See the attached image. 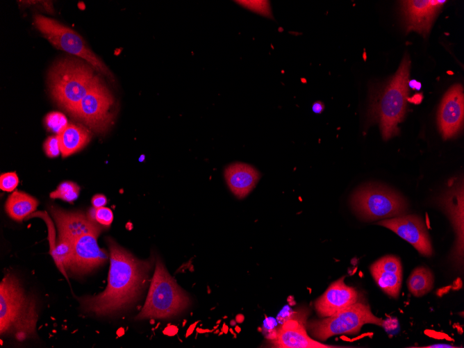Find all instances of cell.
I'll return each mask as SVG.
<instances>
[{"instance_id":"6da1fadb","label":"cell","mask_w":464,"mask_h":348,"mask_svg":"<svg viewBox=\"0 0 464 348\" xmlns=\"http://www.w3.org/2000/svg\"><path fill=\"white\" fill-rule=\"evenodd\" d=\"M110 270L108 285L101 293L78 299L83 313L110 316L131 307L144 291L154 258L140 260L108 237Z\"/></svg>"},{"instance_id":"7a4b0ae2","label":"cell","mask_w":464,"mask_h":348,"mask_svg":"<svg viewBox=\"0 0 464 348\" xmlns=\"http://www.w3.org/2000/svg\"><path fill=\"white\" fill-rule=\"evenodd\" d=\"M37 303L24 291L19 279L8 274L0 285V333L19 341L35 335Z\"/></svg>"},{"instance_id":"3957f363","label":"cell","mask_w":464,"mask_h":348,"mask_svg":"<svg viewBox=\"0 0 464 348\" xmlns=\"http://www.w3.org/2000/svg\"><path fill=\"white\" fill-rule=\"evenodd\" d=\"M92 69L90 64L66 58L55 63L49 72L52 98L72 115L87 93L101 81Z\"/></svg>"},{"instance_id":"277c9868","label":"cell","mask_w":464,"mask_h":348,"mask_svg":"<svg viewBox=\"0 0 464 348\" xmlns=\"http://www.w3.org/2000/svg\"><path fill=\"white\" fill-rule=\"evenodd\" d=\"M190 304L188 295L177 285L158 258L145 303L135 319L169 318L181 313Z\"/></svg>"},{"instance_id":"5b68a950","label":"cell","mask_w":464,"mask_h":348,"mask_svg":"<svg viewBox=\"0 0 464 348\" xmlns=\"http://www.w3.org/2000/svg\"><path fill=\"white\" fill-rule=\"evenodd\" d=\"M410 66V58L406 54L372 108L384 140L397 135L399 132L397 125L404 119L408 99Z\"/></svg>"},{"instance_id":"8992f818","label":"cell","mask_w":464,"mask_h":348,"mask_svg":"<svg viewBox=\"0 0 464 348\" xmlns=\"http://www.w3.org/2000/svg\"><path fill=\"white\" fill-rule=\"evenodd\" d=\"M354 213L361 219L373 221L404 215L406 200L397 192L379 185H367L356 190L351 197Z\"/></svg>"},{"instance_id":"52a82bcc","label":"cell","mask_w":464,"mask_h":348,"mask_svg":"<svg viewBox=\"0 0 464 348\" xmlns=\"http://www.w3.org/2000/svg\"><path fill=\"white\" fill-rule=\"evenodd\" d=\"M34 24L36 28L56 48L84 59L97 72L105 75L112 82L115 81L110 70L73 29L39 14L34 15Z\"/></svg>"},{"instance_id":"ba28073f","label":"cell","mask_w":464,"mask_h":348,"mask_svg":"<svg viewBox=\"0 0 464 348\" xmlns=\"http://www.w3.org/2000/svg\"><path fill=\"white\" fill-rule=\"evenodd\" d=\"M383 322L367 305L356 302L324 319L309 322L308 328L312 335L324 341L338 334L356 333L365 324L383 326Z\"/></svg>"},{"instance_id":"9c48e42d","label":"cell","mask_w":464,"mask_h":348,"mask_svg":"<svg viewBox=\"0 0 464 348\" xmlns=\"http://www.w3.org/2000/svg\"><path fill=\"white\" fill-rule=\"evenodd\" d=\"M117 115L116 101L101 81L83 98L72 115L97 133H105Z\"/></svg>"},{"instance_id":"30bf717a","label":"cell","mask_w":464,"mask_h":348,"mask_svg":"<svg viewBox=\"0 0 464 348\" xmlns=\"http://www.w3.org/2000/svg\"><path fill=\"white\" fill-rule=\"evenodd\" d=\"M100 233H85L74 241L73 254L67 271L75 275H83L107 262L108 254L97 243Z\"/></svg>"},{"instance_id":"8fae6325","label":"cell","mask_w":464,"mask_h":348,"mask_svg":"<svg viewBox=\"0 0 464 348\" xmlns=\"http://www.w3.org/2000/svg\"><path fill=\"white\" fill-rule=\"evenodd\" d=\"M378 224L394 231L411 244L422 255H432L433 249L427 229L420 217L415 215H402L381 220Z\"/></svg>"},{"instance_id":"7c38bea8","label":"cell","mask_w":464,"mask_h":348,"mask_svg":"<svg viewBox=\"0 0 464 348\" xmlns=\"http://www.w3.org/2000/svg\"><path fill=\"white\" fill-rule=\"evenodd\" d=\"M463 179H454L449 188L439 198V204L447 214L456 235L452 258L458 264L463 256Z\"/></svg>"},{"instance_id":"4fadbf2b","label":"cell","mask_w":464,"mask_h":348,"mask_svg":"<svg viewBox=\"0 0 464 348\" xmlns=\"http://www.w3.org/2000/svg\"><path fill=\"white\" fill-rule=\"evenodd\" d=\"M464 117L463 86L456 84L445 94L438 113V124L444 139L454 137L461 130Z\"/></svg>"},{"instance_id":"5bb4252c","label":"cell","mask_w":464,"mask_h":348,"mask_svg":"<svg viewBox=\"0 0 464 348\" xmlns=\"http://www.w3.org/2000/svg\"><path fill=\"white\" fill-rule=\"evenodd\" d=\"M445 2L438 0L401 1L406 30L427 35L438 10Z\"/></svg>"},{"instance_id":"9a60e30c","label":"cell","mask_w":464,"mask_h":348,"mask_svg":"<svg viewBox=\"0 0 464 348\" xmlns=\"http://www.w3.org/2000/svg\"><path fill=\"white\" fill-rule=\"evenodd\" d=\"M50 213L56 224L58 234L63 235L73 242L79 236L89 233L99 232L103 226L91 221L82 212L67 211L59 207H49Z\"/></svg>"},{"instance_id":"2e32d148","label":"cell","mask_w":464,"mask_h":348,"mask_svg":"<svg viewBox=\"0 0 464 348\" xmlns=\"http://www.w3.org/2000/svg\"><path fill=\"white\" fill-rule=\"evenodd\" d=\"M358 292L346 285L344 277L333 282L315 303V308L320 317H328L357 302Z\"/></svg>"},{"instance_id":"e0dca14e","label":"cell","mask_w":464,"mask_h":348,"mask_svg":"<svg viewBox=\"0 0 464 348\" xmlns=\"http://www.w3.org/2000/svg\"><path fill=\"white\" fill-rule=\"evenodd\" d=\"M274 347L282 348H330L335 346L325 345L312 339L304 326L298 321L290 320L276 331L271 341Z\"/></svg>"},{"instance_id":"ac0fdd59","label":"cell","mask_w":464,"mask_h":348,"mask_svg":"<svg viewBox=\"0 0 464 348\" xmlns=\"http://www.w3.org/2000/svg\"><path fill=\"white\" fill-rule=\"evenodd\" d=\"M224 176L230 190L240 199L245 197L253 190L260 177L254 167L240 163L228 166Z\"/></svg>"},{"instance_id":"d6986e66","label":"cell","mask_w":464,"mask_h":348,"mask_svg":"<svg viewBox=\"0 0 464 348\" xmlns=\"http://www.w3.org/2000/svg\"><path fill=\"white\" fill-rule=\"evenodd\" d=\"M57 136L63 158L81 149L90 140V135L85 128L74 124H68Z\"/></svg>"},{"instance_id":"ffe728a7","label":"cell","mask_w":464,"mask_h":348,"mask_svg":"<svg viewBox=\"0 0 464 348\" xmlns=\"http://www.w3.org/2000/svg\"><path fill=\"white\" fill-rule=\"evenodd\" d=\"M38 201L22 191L13 192L7 199L5 210L13 219L21 222L35 210Z\"/></svg>"},{"instance_id":"44dd1931","label":"cell","mask_w":464,"mask_h":348,"mask_svg":"<svg viewBox=\"0 0 464 348\" xmlns=\"http://www.w3.org/2000/svg\"><path fill=\"white\" fill-rule=\"evenodd\" d=\"M49 252L59 270L67 277L66 270L73 254V242L67 237L58 234L56 244L50 249Z\"/></svg>"},{"instance_id":"7402d4cb","label":"cell","mask_w":464,"mask_h":348,"mask_svg":"<svg viewBox=\"0 0 464 348\" xmlns=\"http://www.w3.org/2000/svg\"><path fill=\"white\" fill-rule=\"evenodd\" d=\"M433 283L431 272L424 267L415 268L410 275L407 284L409 291L415 297H421L429 292Z\"/></svg>"},{"instance_id":"603a6c76","label":"cell","mask_w":464,"mask_h":348,"mask_svg":"<svg viewBox=\"0 0 464 348\" xmlns=\"http://www.w3.org/2000/svg\"><path fill=\"white\" fill-rule=\"evenodd\" d=\"M370 272L376 283L386 294L394 298L399 296L402 274L381 271L372 267Z\"/></svg>"},{"instance_id":"cb8c5ba5","label":"cell","mask_w":464,"mask_h":348,"mask_svg":"<svg viewBox=\"0 0 464 348\" xmlns=\"http://www.w3.org/2000/svg\"><path fill=\"white\" fill-rule=\"evenodd\" d=\"M80 187L72 181H64L58 185L57 188L49 194L51 199H60L69 203H72L78 197Z\"/></svg>"},{"instance_id":"d4e9b609","label":"cell","mask_w":464,"mask_h":348,"mask_svg":"<svg viewBox=\"0 0 464 348\" xmlns=\"http://www.w3.org/2000/svg\"><path fill=\"white\" fill-rule=\"evenodd\" d=\"M88 217L102 226H109L113 220L112 210L107 207L90 208L87 213Z\"/></svg>"},{"instance_id":"484cf974","label":"cell","mask_w":464,"mask_h":348,"mask_svg":"<svg viewBox=\"0 0 464 348\" xmlns=\"http://www.w3.org/2000/svg\"><path fill=\"white\" fill-rule=\"evenodd\" d=\"M370 267L385 272L402 274L401 262L398 258L393 256H386L379 259Z\"/></svg>"},{"instance_id":"4316f807","label":"cell","mask_w":464,"mask_h":348,"mask_svg":"<svg viewBox=\"0 0 464 348\" xmlns=\"http://www.w3.org/2000/svg\"><path fill=\"white\" fill-rule=\"evenodd\" d=\"M44 123L49 131L56 133L57 135L68 124L65 116L59 112H51L47 114L44 118Z\"/></svg>"},{"instance_id":"83f0119b","label":"cell","mask_w":464,"mask_h":348,"mask_svg":"<svg viewBox=\"0 0 464 348\" xmlns=\"http://www.w3.org/2000/svg\"><path fill=\"white\" fill-rule=\"evenodd\" d=\"M19 183V178L15 172L1 174L0 176V188L3 191L12 192Z\"/></svg>"},{"instance_id":"f1b7e54d","label":"cell","mask_w":464,"mask_h":348,"mask_svg":"<svg viewBox=\"0 0 464 348\" xmlns=\"http://www.w3.org/2000/svg\"><path fill=\"white\" fill-rule=\"evenodd\" d=\"M44 150L48 157H58L60 153V144L58 136H50L44 143Z\"/></svg>"},{"instance_id":"f546056e","label":"cell","mask_w":464,"mask_h":348,"mask_svg":"<svg viewBox=\"0 0 464 348\" xmlns=\"http://www.w3.org/2000/svg\"><path fill=\"white\" fill-rule=\"evenodd\" d=\"M107 203V199L105 195L97 194L92 198V204L94 208H101L104 206Z\"/></svg>"},{"instance_id":"4dcf8cb0","label":"cell","mask_w":464,"mask_h":348,"mask_svg":"<svg viewBox=\"0 0 464 348\" xmlns=\"http://www.w3.org/2000/svg\"><path fill=\"white\" fill-rule=\"evenodd\" d=\"M324 109V105L322 101H315L312 106V110L313 113L316 114H320L322 113Z\"/></svg>"},{"instance_id":"1f68e13d","label":"cell","mask_w":464,"mask_h":348,"mask_svg":"<svg viewBox=\"0 0 464 348\" xmlns=\"http://www.w3.org/2000/svg\"><path fill=\"white\" fill-rule=\"evenodd\" d=\"M426 347H454L448 345H434Z\"/></svg>"},{"instance_id":"d6a6232c","label":"cell","mask_w":464,"mask_h":348,"mask_svg":"<svg viewBox=\"0 0 464 348\" xmlns=\"http://www.w3.org/2000/svg\"><path fill=\"white\" fill-rule=\"evenodd\" d=\"M417 95H416V96L415 95L414 97H413V98H412V102H413V103H419L420 101L417 100V99H418L419 100H422V95L420 94L419 97H417Z\"/></svg>"}]
</instances>
